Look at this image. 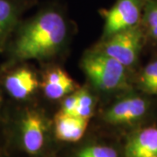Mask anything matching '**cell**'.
Segmentation results:
<instances>
[{
	"instance_id": "cell-6",
	"label": "cell",
	"mask_w": 157,
	"mask_h": 157,
	"mask_svg": "<svg viewBox=\"0 0 157 157\" xmlns=\"http://www.w3.org/2000/svg\"><path fill=\"white\" fill-rule=\"evenodd\" d=\"M150 107L146 98L137 94H128L112 103L102 113L103 121L114 127L132 126L146 116Z\"/></svg>"
},
{
	"instance_id": "cell-7",
	"label": "cell",
	"mask_w": 157,
	"mask_h": 157,
	"mask_svg": "<svg viewBox=\"0 0 157 157\" xmlns=\"http://www.w3.org/2000/svg\"><path fill=\"white\" fill-rule=\"evenodd\" d=\"M40 86L36 73L28 67H17L8 73L4 80V87L8 95L16 101L31 98Z\"/></svg>"
},
{
	"instance_id": "cell-5",
	"label": "cell",
	"mask_w": 157,
	"mask_h": 157,
	"mask_svg": "<svg viewBox=\"0 0 157 157\" xmlns=\"http://www.w3.org/2000/svg\"><path fill=\"white\" fill-rule=\"evenodd\" d=\"M147 0H116L107 10H101L104 17L102 39L113 34L140 25Z\"/></svg>"
},
{
	"instance_id": "cell-2",
	"label": "cell",
	"mask_w": 157,
	"mask_h": 157,
	"mask_svg": "<svg viewBox=\"0 0 157 157\" xmlns=\"http://www.w3.org/2000/svg\"><path fill=\"white\" fill-rule=\"evenodd\" d=\"M80 67L96 89L109 93L129 87L128 68L96 48L85 54Z\"/></svg>"
},
{
	"instance_id": "cell-16",
	"label": "cell",
	"mask_w": 157,
	"mask_h": 157,
	"mask_svg": "<svg viewBox=\"0 0 157 157\" xmlns=\"http://www.w3.org/2000/svg\"><path fill=\"white\" fill-rule=\"evenodd\" d=\"M77 101H78V96H77V90H76L75 92L71 93L70 94H68L62 99L60 111L66 113L75 115Z\"/></svg>"
},
{
	"instance_id": "cell-4",
	"label": "cell",
	"mask_w": 157,
	"mask_h": 157,
	"mask_svg": "<svg viewBox=\"0 0 157 157\" xmlns=\"http://www.w3.org/2000/svg\"><path fill=\"white\" fill-rule=\"evenodd\" d=\"M17 128L23 150L30 155L41 154L46 146L50 128L43 113L37 109H26L19 118Z\"/></svg>"
},
{
	"instance_id": "cell-18",
	"label": "cell",
	"mask_w": 157,
	"mask_h": 157,
	"mask_svg": "<svg viewBox=\"0 0 157 157\" xmlns=\"http://www.w3.org/2000/svg\"><path fill=\"white\" fill-rule=\"evenodd\" d=\"M52 157H55V156H52Z\"/></svg>"
},
{
	"instance_id": "cell-17",
	"label": "cell",
	"mask_w": 157,
	"mask_h": 157,
	"mask_svg": "<svg viewBox=\"0 0 157 157\" xmlns=\"http://www.w3.org/2000/svg\"><path fill=\"white\" fill-rule=\"evenodd\" d=\"M0 104H1V88H0Z\"/></svg>"
},
{
	"instance_id": "cell-14",
	"label": "cell",
	"mask_w": 157,
	"mask_h": 157,
	"mask_svg": "<svg viewBox=\"0 0 157 157\" xmlns=\"http://www.w3.org/2000/svg\"><path fill=\"white\" fill-rule=\"evenodd\" d=\"M140 23L147 37L157 41V0H147Z\"/></svg>"
},
{
	"instance_id": "cell-8",
	"label": "cell",
	"mask_w": 157,
	"mask_h": 157,
	"mask_svg": "<svg viewBox=\"0 0 157 157\" xmlns=\"http://www.w3.org/2000/svg\"><path fill=\"white\" fill-rule=\"evenodd\" d=\"M125 157H157V127L135 130L128 135Z\"/></svg>"
},
{
	"instance_id": "cell-15",
	"label": "cell",
	"mask_w": 157,
	"mask_h": 157,
	"mask_svg": "<svg viewBox=\"0 0 157 157\" xmlns=\"http://www.w3.org/2000/svg\"><path fill=\"white\" fill-rule=\"evenodd\" d=\"M138 87L149 94H157V60L148 63L138 78Z\"/></svg>"
},
{
	"instance_id": "cell-1",
	"label": "cell",
	"mask_w": 157,
	"mask_h": 157,
	"mask_svg": "<svg viewBox=\"0 0 157 157\" xmlns=\"http://www.w3.org/2000/svg\"><path fill=\"white\" fill-rule=\"evenodd\" d=\"M68 23L56 6H47L20 25L11 45L16 61L46 59L59 53L67 42Z\"/></svg>"
},
{
	"instance_id": "cell-3",
	"label": "cell",
	"mask_w": 157,
	"mask_h": 157,
	"mask_svg": "<svg viewBox=\"0 0 157 157\" xmlns=\"http://www.w3.org/2000/svg\"><path fill=\"white\" fill-rule=\"evenodd\" d=\"M144 38L145 32L139 25L102 39L95 48L130 68L139 59Z\"/></svg>"
},
{
	"instance_id": "cell-12",
	"label": "cell",
	"mask_w": 157,
	"mask_h": 157,
	"mask_svg": "<svg viewBox=\"0 0 157 157\" xmlns=\"http://www.w3.org/2000/svg\"><path fill=\"white\" fill-rule=\"evenodd\" d=\"M77 107L75 110V115L89 121L94 115L95 110L96 100L94 95L86 87L78 88L77 90Z\"/></svg>"
},
{
	"instance_id": "cell-13",
	"label": "cell",
	"mask_w": 157,
	"mask_h": 157,
	"mask_svg": "<svg viewBox=\"0 0 157 157\" xmlns=\"http://www.w3.org/2000/svg\"><path fill=\"white\" fill-rule=\"evenodd\" d=\"M73 157H120L116 147L104 143H90L78 148Z\"/></svg>"
},
{
	"instance_id": "cell-11",
	"label": "cell",
	"mask_w": 157,
	"mask_h": 157,
	"mask_svg": "<svg viewBox=\"0 0 157 157\" xmlns=\"http://www.w3.org/2000/svg\"><path fill=\"white\" fill-rule=\"evenodd\" d=\"M24 6V0H0V50L17 27Z\"/></svg>"
},
{
	"instance_id": "cell-10",
	"label": "cell",
	"mask_w": 157,
	"mask_h": 157,
	"mask_svg": "<svg viewBox=\"0 0 157 157\" xmlns=\"http://www.w3.org/2000/svg\"><path fill=\"white\" fill-rule=\"evenodd\" d=\"M87 120L59 111L53 119V133L57 140L73 143L80 140L88 126Z\"/></svg>"
},
{
	"instance_id": "cell-9",
	"label": "cell",
	"mask_w": 157,
	"mask_h": 157,
	"mask_svg": "<svg viewBox=\"0 0 157 157\" xmlns=\"http://www.w3.org/2000/svg\"><path fill=\"white\" fill-rule=\"evenodd\" d=\"M40 87L45 97L52 101L62 100L78 89L74 79L60 67L52 68L47 71L40 82Z\"/></svg>"
}]
</instances>
